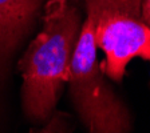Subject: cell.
<instances>
[{"mask_svg":"<svg viewBox=\"0 0 150 133\" xmlns=\"http://www.w3.org/2000/svg\"><path fill=\"white\" fill-rule=\"evenodd\" d=\"M79 31L81 15L75 7L67 0L47 3L43 29L19 64L23 76V109L31 120H46L56 105L59 92L69 77Z\"/></svg>","mask_w":150,"mask_h":133,"instance_id":"obj_1","label":"cell"},{"mask_svg":"<svg viewBox=\"0 0 150 133\" xmlns=\"http://www.w3.org/2000/svg\"><path fill=\"white\" fill-rule=\"evenodd\" d=\"M67 83L76 112L90 132L123 133L131 129L127 108L112 92L97 63L94 17L88 12L72 52Z\"/></svg>","mask_w":150,"mask_h":133,"instance_id":"obj_2","label":"cell"},{"mask_svg":"<svg viewBox=\"0 0 150 133\" xmlns=\"http://www.w3.org/2000/svg\"><path fill=\"white\" fill-rule=\"evenodd\" d=\"M87 12L94 17V39L105 53L100 67L107 77L121 83L133 59L150 63V27L139 16L100 3L86 0Z\"/></svg>","mask_w":150,"mask_h":133,"instance_id":"obj_3","label":"cell"},{"mask_svg":"<svg viewBox=\"0 0 150 133\" xmlns=\"http://www.w3.org/2000/svg\"><path fill=\"white\" fill-rule=\"evenodd\" d=\"M42 0H0V79L11 56L31 29Z\"/></svg>","mask_w":150,"mask_h":133,"instance_id":"obj_4","label":"cell"},{"mask_svg":"<svg viewBox=\"0 0 150 133\" xmlns=\"http://www.w3.org/2000/svg\"><path fill=\"white\" fill-rule=\"evenodd\" d=\"M99 1L141 17V4H142V0H99Z\"/></svg>","mask_w":150,"mask_h":133,"instance_id":"obj_5","label":"cell"},{"mask_svg":"<svg viewBox=\"0 0 150 133\" xmlns=\"http://www.w3.org/2000/svg\"><path fill=\"white\" fill-rule=\"evenodd\" d=\"M141 19L150 27V0H142L141 4Z\"/></svg>","mask_w":150,"mask_h":133,"instance_id":"obj_6","label":"cell"}]
</instances>
